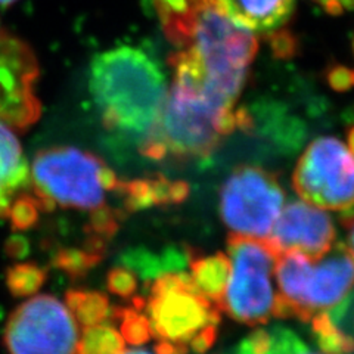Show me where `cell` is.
Returning <instances> with one entry per match:
<instances>
[{"label": "cell", "instance_id": "1", "mask_svg": "<svg viewBox=\"0 0 354 354\" xmlns=\"http://www.w3.org/2000/svg\"><path fill=\"white\" fill-rule=\"evenodd\" d=\"M88 88L106 130L139 143L157 123L167 79L147 52L120 46L93 58Z\"/></svg>", "mask_w": 354, "mask_h": 354}, {"label": "cell", "instance_id": "2", "mask_svg": "<svg viewBox=\"0 0 354 354\" xmlns=\"http://www.w3.org/2000/svg\"><path fill=\"white\" fill-rule=\"evenodd\" d=\"M174 83L165 95L157 123L139 142L143 157L160 161L207 158L220 145L217 124L234 108L221 106L201 86V75L179 57H173Z\"/></svg>", "mask_w": 354, "mask_h": 354}, {"label": "cell", "instance_id": "3", "mask_svg": "<svg viewBox=\"0 0 354 354\" xmlns=\"http://www.w3.org/2000/svg\"><path fill=\"white\" fill-rule=\"evenodd\" d=\"M183 49L198 65L204 92L220 105L234 108L259 49L250 30L235 24L214 0H208L199 9L191 41Z\"/></svg>", "mask_w": 354, "mask_h": 354}, {"label": "cell", "instance_id": "4", "mask_svg": "<svg viewBox=\"0 0 354 354\" xmlns=\"http://www.w3.org/2000/svg\"><path fill=\"white\" fill-rule=\"evenodd\" d=\"M279 292L294 317L310 322L316 313L344 301L354 288V257L344 243H337L320 257L300 251L279 252L274 261Z\"/></svg>", "mask_w": 354, "mask_h": 354}, {"label": "cell", "instance_id": "5", "mask_svg": "<svg viewBox=\"0 0 354 354\" xmlns=\"http://www.w3.org/2000/svg\"><path fill=\"white\" fill-rule=\"evenodd\" d=\"M32 194L43 212L55 205L95 209L104 205L106 191H117L120 179L96 155L74 147L37 152L30 170Z\"/></svg>", "mask_w": 354, "mask_h": 354}, {"label": "cell", "instance_id": "6", "mask_svg": "<svg viewBox=\"0 0 354 354\" xmlns=\"http://www.w3.org/2000/svg\"><path fill=\"white\" fill-rule=\"evenodd\" d=\"M230 276L220 308L236 322L266 324L274 301L272 274L279 251L268 238H227Z\"/></svg>", "mask_w": 354, "mask_h": 354}, {"label": "cell", "instance_id": "7", "mask_svg": "<svg viewBox=\"0 0 354 354\" xmlns=\"http://www.w3.org/2000/svg\"><path fill=\"white\" fill-rule=\"evenodd\" d=\"M149 283L145 313L158 341L187 346L198 330L220 322L221 310L196 291L185 272L162 273Z\"/></svg>", "mask_w": 354, "mask_h": 354}, {"label": "cell", "instance_id": "8", "mask_svg": "<svg viewBox=\"0 0 354 354\" xmlns=\"http://www.w3.org/2000/svg\"><path fill=\"white\" fill-rule=\"evenodd\" d=\"M283 199L285 192L273 173L256 165H239L221 187L220 214L234 234L268 238Z\"/></svg>", "mask_w": 354, "mask_h": 354}, {"label": "cell", "instance_id": "9", "mask_svg": "<svg viewBox=\"0 0 354 354\" xmlns=\"http://www.w3.org/2000/svg\"><path fill=\"white\" fill-rule=\"evenodd\" d=\"M292 185L310 204L347 212L354 208V155L337 138H317L298 158Z\"/></svg>", "mask_w": 354, "mask_h": 354}, {"label": "cell", "instance_id": "10", "mask_svg": "<svg viewBox=\"0 0 354 354\" xmlns=\"http://www.w3.org/2000/svg\"><path fill=\"white\" fill-rule=\"evenodd\" d=\"M3 339L10 354H77L79 329L58 298L37 295L9 316Z\"/></svg>", "mask_w": 354, "mask_h": 354}, {"label": "cell", "instance_id": "11", "mask_svg": "<svg viewBox=\"0 0 354 354\" xmlns=\"http://www.w3.org/2000/svg\"><path fill=\"white\" fill-rule=\"evenodd\" d=\"M37 77L32 50L14 36L0 35V121L19 130L36 123L41 109Z\"/></svg>", "mask_w": 354, "mask_h": 354}, {"label": "cell", "instance_id": "12", "mask_svg": "<svg viewBox=\"0 0 354 354\" xmlns=\"http://www.w3.org/2000/svg\"><path fill=\"white\" fill-rule=\"evenodd\" d=\"M270 234L268 239L279 252L300 251L310 257H320L334 245L337 230L324 208L294 201L281 212Z\"/></svg>", "mask_w": 354, "mask_h": 354}, {"label": "cell", "instance_id": "13", "mask_svg": "<svg viewBox=\"0 0 354 354\" xmlns=\"http://www.w3.org/2000/svg\"><path fill=\"white\" fill-rule=\"evenodd\" d=\"M229 19L250 31H273L290 19L294 0H214Z\"/></svg>", "mask_w": 354, "mask_h": 354}, {"label": "cell", "instance_id": "14", "mask_svg": "<svg viewBox=\"0 0 354 354\" xmlns=\"http://www.w3.org/2000/svg\"><path fill=\"white\" fill-rule=\"evenodd\" d=\"M189 278L196 291L220 308L230 276V260L225 252L213 256H196L192 251L189 263ZM221 310V308H220Z\"/></svg>", "mask_w": 354, "mask_h": 354}, {"label": "cell", "instance_id": "15", "mask_svg": "<svg viewBox=\"0 0 354 354\" xmlns=\"http://www.w3.org/2000/svg\"><path fill=\"white\" fill-rule=\"evenodd\" d=\"M165 35L179 48L191 41L196 15L208 0H151Z\"/></svg>", "mask_w": 354, "mask_h": 354}, {"label": "cell", "instance_id": "16", "mask_svg": "<svg viewBox=\"0 0 354 354\" xmlns=\"http://www.w3.org/2000/svg\"><path fill=\"white\" fill-rule=\"evenodd\" d=\"M192 248H165L162 254H152L145 248L129 250L121 256V266H126L140 278L152 281L167 272H182L189 263Z\"/></svg>", "mask_w": 354, "mask_h": 354}, {"label": "cell", "instance_id": "17", "mask_svg": "<svg viewBox=\"0 0 354 354\" xmlns=\"http://www.w3.org/2000/svg\"><path fill=\"white\" fill-rule=\"evenodd\" d=\"M65 301L75 322H79L83 328L104 324L108 317H111L108 297L101 292L71 290L66 292Z\"/></svg>", "mask_w": 354, "mask_h": 354}, {"label": "cell", "instance_id": "18", "mask_svg": "<svg viewBox=\"0 0 354 354\" xmlns=\"http://www.w3.org/2000/svg\"><path fill=\"white\" fill-rule=\"evenodd\" d=\"M312 332L316 344L324 354H353L354 338L341 329L328 312H319L312 319Z\"/></svg>", "mask_w": 354, "mask_h": 354}, {"label": "cell", "instance_id": "19", "mask_svg": "<svg viewBox=\"0 0 354 354\" xmlns=\"http://www.w3.org/2000/svg\"><path fill=\"white\" fill-rule=\"evenodd\" d=\"M126 341L120 330L106 324L84 328L82 339L77 344V354H121Z\"/></svg>", "mask_w": 354, "mask_h": 354}, {"label": "cell", "instance_id": "20", "mask_svg": "<svg viewBox=\"0 0 354 354\" xmlns=\"http://www.w3.org/2000/svg\"><path fill=\"white\" fill-rule=\"evenodd\" d=\"M111 317L120 325V334L131 346H143L152 338L149 319L143 310L135 306L111 308Z\"/></svg>", "mask_w": 354, "mask_h": 354}, {"label": "cell", "instance_id": "21", "mask_svg": "<svg viewBox=\"0 0 354 354\" xmlns=\"http://www.w3.org/2000/svg\"><path fill=\"white\" fill-rule=\"evenodd\" d=\"M92 212L93 213L86 226V245L99 251H105L106 241L113 238L120 227L121 213L104 205L92 209Z\"/></svg>", "mask_w": 354, "mask_h": 354}, {"label": "cell", "instance_id": "22", "mask_svg": "<svg viewBox=\"0 0 354 354\" xmlns=\"http://www.w3.org/2000/svg\"><path fill=\"white\" fill-rule=\"evenodd\" d=\"M155 187H157L155 176L133 180H120L117 192L123 195L126 213H136L149 207H157L158 196Z\"/></svg>", "mask_w": 354, "mask_h": 354}, {"label": "cell", "instance_id": "23", "mask_svg": "<svg viewBox=\"0 0 354 354\" xmlns=\"http://www.w3.org/2000/svg\"><path fill=\"white\" fill-rule=\"evenodd\" d=\"M104 259L102 251H96L88 247L84 248H62L52 260L55 268L68 273L73 278H82L88 270Z\"/></svg>", "mask_w": 354, "mask_h": 354}, {"label": "cell", "instance_id": "24", "mask_svg": "<svg viewBox=\"0 0 354 354\" xmlns=\"http://www.w3.org/2000/svg\"><path fill=\"white\" fill-rule=\"evenodd\" d=\"M46 270L32 263H19L6 273V285L15 297L35 295L46 281Z\"/></svg>", "mask_w": 354, "mask_h": 354}, {"label": "cell", "instance_id": "25", "mask_svg": "<svg viewBox=\"0 0 354 354\" xmlns=\"http://www.w3.org/2000/svg\"><path fill=\"white\" fill-rule=\"evenodd\" d=\"M43 212L36 195H21L10 201L6 217L17 230H26L35 226L39 220V214Z\"/></svg>", "mask_w": 354, "mask_h": 354}, {"label": "cell", "instance_id": "26", "mask_svg": "<svg viewBox=\"0 0 354 354\" xmlns=\"http://www.w3.org/2000/svg\"><path fill=\"white\" fill-rule=\"evenodd\" d=\"M106 288L111 294L121 298H131L138 290L136 273L126 266L111 269L106 276Z\"/></svg>", "mask_w": 354, "mask_h": 354}, {"label": "cell", "instance_id": "27", "mask_svg": "<svg viewBox=\"0 0 354 354\" xmlns=\"http://www.w3.org/2000/svg\"><path fill=\"white\" fill-rule=\"evenodd\" d=\"M272 334L273 354H319L310 350L290 329L276 328Z\"/></svg>", "mask_w": 354, "mask_h": 354}, {"label": "cell", "instance_id": "28", "mask_svg": "<svg viewBox=\"0 0 354 354\" xmlns=\"http://www.w3.org/2000/svg\"><path fill=\"white\" fill-rule=\"evenodd\" d=\"M234 354H273V334L264 329L252 330Z\"/></svg>", "mask_w": 354, "mask_h": 354}, {"label": "cell", "instance_id": "29", "mask_svg": "<svg viewBox=\"0 0 354 354\" xmlns=\"http://www.w3.org/2000/svg\"><path fill=\"white\" fill-rule=\"evenodd\" d=\"M269 40H270V48L274 58L290 59L295 57V53L298 50V41L291 31L288 30L274 31L270 35Z\"/></svg>", "mask_w": 354, "mask_h": 354}, {"label": "cell", "instance_id": "30", "mask_svg": "<svg viewBox=\"0 0 354 354\" xmlns=\"http://www.w3.org/2000/svg\"><path fill=\"white\" fill-rule=\"evenodd\" d=\"M326 83L335 92H347L354 87V70L346 65H330L326 70Z\"/></svg>", "mask_w": 354, "mask_h": 354}, {"label": "cell", "instance_id": "31", "mask_svg": "<svg viewBox=\"0 0 354 354\" xmlns=\"http://www.w3.org/2000/svg\"><path fill=\"white\" fill-rule=\"evenodd\" d=\"M217 334V324H209L204 326L201 330L196 332V334L189 339V342H187V347L196 354H204L214 346Z\"/></svg>", "mask_w": 354, "mask_h": 354}, {"label": "cell", "instance_id": "32", "mask_svg": "<svg viewBox=\"0 0 354 354\" xmlns=\"http://www.w3.org/2000/svg\"><path fill=\"white\" fill-rule=\"evenodd\" d=\"M328 14L339 15L346 10H354V0H315Z\"/></svg>", "mask_w": 354, "mask_h": 354}, {"label": "cell", "instance_id": "33", "mask_svg": "<svg viewBox=\"0 0 354 354\" xmlns=\"http://www.w3.org/2000/svg\"><path fill=\"white\" fill-rule=\"evenodd\" d=\"M6 176L3 171L2 164H0V217H6L8 208L10 201H12V194L9 191V186L6 183Z\"/></svg>", "mask_w": 354, "mask_h": 354}, {"label": "cell", "instance_id": "34", "mask_svg": "<svg viewBox=\"0 0 354 354\" xmlns=\"http://www.w3.org/2000/svg\"><path fill=\"white\" fill-rule=\"evenodd\" d=\"M189 348L183 344H176L170 341H158L155 346V354H187Z\"/></svg>", "mask_w": 354, "mask_h": 354}, {"label": "cell", "instance_id": "35", "mask_svg": "<svg viewBox=\"0 0 354 354\" xmlns=\"http://www.w3.org/2000/svg\"><path fill=\"white\" fill-rule=\"evenodd\" d=\"M6 250L12 257H22L27 252V242L24 238L14 236L8 242Z\"/></svg>", "mask_w": 354, "mask_h": 354}, {"label": "cell", "instance_id": "36", "mask_svg": "<svg viewBox=\"0 0 354 354\" xmlns=\"http://www.w3.org/2000/svg\"><path fill=\"white\" fill-rule=\"evenodd\" d=\"M344 216H342V220H344V225L350 229V235H348V241H350V251L354 257V208L348 209V212H342Z\"/></svg>", "mask_w": 354, "mask_h": 354}, {"label": "cell", "instance_id": "37", "mask_svg": "<svg viewBox=\"0 0 354 354\" xmlns=\"http://www.w3.org/2000/svg\"><path fill=\"white\" fill-rule=\"evenodd\" d=\"M347 143H348V149L354 155V127H351L347 133Z\"/></svg>", "mask_w": 354, "mask_h": 354}, {"label": "cell", "instance_id": "38", "mask_svg": "<svg viewBox=\"0 0 354 354\" xmlns=\"http://www.w3.org/2000/svg\"><path fill=\"white\" fill-rule=\"evenodd\" d=\"M121 354H151V353L147 350H129V351L124 350Z\"/></svg>", "mask_w": 354, "mask_h": 354}, {"label": "cell", "instance_id": "39", "mask_svg": "<svg viewBox=\"0 0 354 354\" xmlns=\"http://www.w3.org/2000/svg\"><path fill=\"white\" fill-rule=\"evenodd\" d=\"M350 326H351V332H348V334L354 338V310H353V315H351V320H350Z\"/></svg>", "mask_w": 354, "mask_h": 354}, {"label": "cell", "instance_id": "40", "mask_svg": "<svg viewBox=\"0 0 354 354\" xmlns=\"http://www.w3.org/2000/svg\"><path fill=\"white\" fill-rule=\"evenodd\" d=\"M12 2H15V0H0V3H2V5H9Z\"/></svg>", "mask_w": 354, "mask_h": 354}, {"label": "cell", "instance_id": "41", "mask_svg": "<svg viewBox=\"0 0 354 354\" xmlns=\"http://www.w3.org/2000/svg\"><path fill=\"white\" fill-rule=\"evenodd\" d=\"M353 50H354V40H353Z\"/></svg>", "mask_w": 354, "mask_h": 354}]
</instances>
